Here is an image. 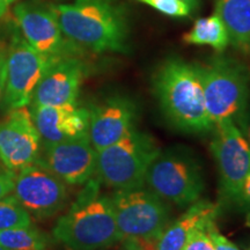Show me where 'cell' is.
I'll use <instances>...</instances> for the list:
<instances>
[{
	"label": "cell",
	"instance_id": "6da1fadb",
	"mask_svg": "<svg viewBox=\"0 0 250 250\" xmlns=\"http://www.w3.org/2000/svg\"><path fill=\"white\" fill-rule=\"evenodd\" d=\"M51 8L64 36L74 46L96 54L127 52L126 9L118 0H76Z\"/></svg>",
	"mask_w": 250,
	"mask_h": 250
},
{
	"label": "cell",
	"instance_id": "7a4b0ae2",
	"mask_svg": "<svg viewBox=\"0 0 250 250\" xmlns=\"http://www.w3.org/2000/svg\"><path fill=\"white\" fill-rule=\"evenodd\" d=\"M101 182L85 184L68 211L56 223L52 235L70 250H99L122 241L111 197L101 193Z\"/></svg>",
	"mask_w": 250,
	"mask_h": 250
},
{
	"label": "cell",
	"instance_id": "3957f363",
	"mask_svg": "<svg viewBox=\"0 0 250 250\" xmlns=\"http://www.w3.org/2000/svg\"><path fill=\"white\" fill-rule=\"evenodd\" d=\"M154 89L165 115L177 129L188 133L213 130L197 65L179 58L167 59L155 73Z\"/></svg>",
	"mask_w": 250,
	"mask_h": 250
},
{
	"label": "cell",
	"instance_id": "277c9868",
	"mask_svg": "<svg viewBox=\"0 0 250 250\" xmlns=\"http://www.w3.org/2000/svg\"><path fill=\"white\" fill-rule=\"evenodd\" d=\"M160 147L152 136L133 129L117 143L96 152V176L116 190L142 188Z\"/></svg>",
	"mask_w": 250,
	"mask_h": 250
},
{
	"label": "cell",
	"instance_id": "5b68a950",
	"mask_svg": "<svg viewBox=\"0 0 250 250\" xmlns=\"http://www.w3.org/2000/svg\"><path fill=\"white\" fill-rule=\"evenodd\" d=\"M145 183L164 201L181 208L198 201L205 189L201 162L184 147L160 151L148 167Z\"/></svg>",
	"mask_w": 250,
	"mask_h": 250
},
{
	"label": "cell",
	"instance_id": "8992f818",
	"mask_svg": "<svg viewBox=\"0 0 250 250\" xmlns=\"http://www.w3.org/2000/svg\"><path fill=\"white\" fill-rule=\"evenodd\" d=\"M205 107L213 125L235 121L250 99V73L245 65L230 58L218 57L198 66Z\"/></svg>",
	"mask_w": 250,
	"mask_h": 250
},
{
	"label": "cell",
	"instance_id": "52a82bcc",
	"mask_svg": "<svg viewBox=\"0 0 250 250\" xmlns=\"http://www.w3.org/2000/svg\"><path fill=\"white\" fill-rule=\"evenodd\" d=\"M122 240L142 237L156 240L169 224V208L152 190L136 188L117 190L111 196Z\"/></svg>",
	"mask_w": 250,
	"mask_h": 250
},
{
	"label": "cell",
	"instance_id": "ba28073f",
	"mask_svg": "<svg viewBox=\"0 0 250 250\" xmlns=\"http://www.w3.org/2000/svg\"><path fill=\"white\" fill-rule=\"evenodd\" d=\"M211 152L219 171L221 197L233 204L242 203V186L250 173V146L233 121L213 125Z\"/></svg>",
	"mask_w": 250,
	"mask_h": 250
},
{
	"label": "cell",
	"instance_id": "9c48e42d",
	"mask_svg": "<svg viewBox=\"0 0 250 250\" xmlns=\"http://www.w3.org/2000/svg\"><path fill=\"white\" fill-rule=\"evenodd\" d=\"M56 59L37 52L21 34H14L6 59V85L2 98L5 110L30 104L37 85Z\"/></svg>",
	"mask_w": 250,
	"mask_h": 250
},
{
	"label": "cell",
	"instance_id": "30bf717a",
	"mask_svg": "<svg viewBox=\"0 0 250 250\" xmlns=\"http://www.w3.org/2000/svg\"><path fill=\"white\" fill-rule=\"evenodd\" d=\"M12 193L36 219H48L57 214L68 199L66 183L37 164L18 171Z\"/></svg>",
	"mask_w": 250,
	"mask_h": 250
},
{
	"label": "cell",
	"instance_id": "8fae6325",
	"mask_svg": "<svg viewBox=\"0 0 250 250\" xmlns=\"http://www.w3.org/2000/svg\"><path fill=\"white\" fill-rule=\"evenodd\" d=\"M35 164L70 186H83L96 171V151L89 136L58 143H42Z\"/></svg>",
	"mask_w": 250,
	"mask_h": 250
},
{
	"label": "cell",
	"instance_id": "7c38bea8",
	"mask_svg": "<svg viewBox=\"0 0 250 250\" xmlns=\"http://www.w3.org/2000/svg\"><path fill=\"white\" fill-rule=\"evenodd\" d=\"M20 34L37 52L50 58L71 56L74 45L65 40L51 6L35 1L20 2L14 7Z\"/></svg>",
	"mask_w": 250,
	"mask_h": 250
},
{
	"label": "cell",
	"instance_id": "4fadbf2b",
	"mask_svg": "<svg viewBox=\"0 0 250 250\" xmlns=\"http://www.w3.org/2000/svg\"><path fill=\"white\" fill-rule=\"evenodd\" d=\"M42 139L28 107L8 110L0 121V161L15 174L39 158Z\"/></svg>",
	"mask_w": 250,
	"mask_h": 250
},
{
	"label": "cell",
	"instance_id": "5bb4252c",
	"mask_svg": "<svg viewBox=\"0 0 250 250\" xmlns=\"http://www.w3.org/2000/svg\"><path fill=\"white\" fill-rule=\"evenodd\" d=\"M138 109L125 96H111L89 109L88 136L96 152L117 143L134 129Z\"/></svg>",
	"mask_w": 250,
	"mask_h": 250
},
{
	"label": "cell",
	"instance_id": "9a60e30c",
	"mask_svg": "<svg viewBox=\"0 0 250 250\" xmlns=\"http://www.w3.org/2000/svg\"><path fill=\"white\" fill-rule=\"evenodd\" d=\"M86 66L79 58L64 56L48 67L34 92L30 107L77 104Z\"/></svg>",
	"mask_w": 250,
	"mask_h": 250
},
{
	"label": "cell",
	"instance_id": "2e32d148",
	"mask_svg": "<svg viewBox=\"0 0 250 250\" xmlns=\"http://www.w3.org/2000/svg\"><path fill=\"white\" fill-rule=\"evenodd\" d=\"M42 143H58L88 136L89 109L77 104L30 107Z\"/></svg>",
	"mask_w": 250,
	"mask_h": 250
},
{
	"label": "cell",
	"instance_id": "e0dca14e",
	"mask_svg": "<svg viewBox=\"0 0 250 250\" xmlns=\"http://www.w3.org/2000/svg\"><path fill=\"white\" fill-rule=\"evenodd\" d=\"M219 206L210 201H197L188 208L184 213L168 224L160 236L155 240L158 250H182L190 234L197 228H208L215 221Z\"/></svg>",
	"mask_w": 250,
	"mask_h": 250
},
{
	"label": "cell",
	"instance_id": "ac0fdd59",
	"mask_svg": "<svg viewBox=\"0 0 250 250\" xmlns=\"http://www.w3.org/2000/svg\"><path fill=\"white\" fill-rule=\"evenodd\" d=\"M214 7L227 28L229 42L250 50V0H214Z\"/></svg>",
	"mask_w": 250,
	"mask_h": 250
},
{
	"label": "cell",
	"instance_id": "d6986e66",
	"mask_svg": "<svg viewBox=\"0 0 250 250\" xmlns=\"http://www.w3.org/2000/svg\"><path fill=\"white\" fill-rule=\"evenodd\" d=\"M183 41L188 44L210 45L221 52L229 43L227 28L217 14L208 18L198 19L191 30L184 34Z\"/></svg>",
	"mask_w": 250,
	"mask_h": 250
},
{
	"label": "cell",
	"instance_id": "ffe728a7",
	"mask_svg": "<svg viewBox=\"0 0 250 250\" xmlns=\"http://www.w3.org/2000/svg\"><path fill=\"white\" fill-rule=\"evenodd\" d=\"M0 245L8 250H46L49 239L34 225L0 232Z\"/></svg>",
	"mask_w": 250,
	"mask_h": 250
},
{
	"label": "cell",
	"instance_id": "44dd1931",
	"mask_svg": "<svg viewBox=\"0 0 250 250\" xmlns=\"http://www.w3.org/2000/svg\"><path fill=\"white\" fill-rule=\"evenodd\" d=\"M33 225L31 215L13 193L0 199V232Z\"/></svg>",
	"mask_w": 250,
	"mask_h": 250
},
{
	"label": "cell",
	"instance_id": "7402d4cb",
	"mask_svg": "<svg viewBox=\"0 0 250 250\" xmlns=\"http://www.w3.org/2000/svg\"><path fill=\"white\" fill-rule=\"evenodd\" d=\"M151 6L160 13L171 18H186L191 14L192 9L181 0H138Z\"/></svg>",
	"mask_w": 250,
	"mask_h": 250
},
{
	"label": "cell",
	"instance_id": "603a6c76",
	"mask_svg": "<svg viewBox=\"0 0 250 250\" xmlns=\"http://www.w3.org/2000/svg\"><path fill=\"white\" fill-rule=\"evenodd\" d=\"M206 229L208 228H197L193 230L184 243L182 250H215Z\"/></svg>",
	"mask_w": 250,
	"mask_h": 250
},
{
	"label": "cell",
	"instance_id": "cb8c5ba5",
	"mask_svg": "<svg viewBox=\"0 0 250 250\" xmlns=\"http://www.w3.org/2000/svg\"><path fill=\"white\" fill-rule=\"evenodd\" d=\"M206 230H208V234L210 236L212 243H213L215 250H240L239 247L234 245L232 241H229L226 236H224L223 234L219 232L215 221L208 225Z\"/></svg>",
	"mask_w": 250,
	"mask_h": 250
},
{
	"label": "cell",
	"instance_id": "d4e9b609",
	"mask_svg": "<svg viewBox=\"0 0 250 250\" xmlns=\"http://www.w3.org/2000/svg\"><path fill=\"white\" fill-rule=\"evenodd\" d=\"M15 177H17V174L14 171L9 170L0 161V199H2L4 197L11 195L13 192Z\"/></svg>",
	"mask_w": 250,
	"mask_h": 250
},
{
	"label": "cell",
	"instance_id": "484cf974",
	"mask_svg": "<svg viewBox=\"0 0 250 250\" xmlns=\"http://www.w3.org/2000/svg\"><path fill=\"white\" fill-rule=\"evenodd\" d=\"M121 250H158L155 240L142 237H125L122 240Z\"/></svg>",
	"mask_w": 250,
	"mask_h": 250
},
{
	"label": "cell",
	"instance_id": "4316f807",
	"mask_svg": "<svg viewBox=\"0 0 250 250\" xmlns=\"http://www.w3.org/2000/svg\"><path fill=\"white\" fill-rule=\"evenodd\" d=\"M234 123H235L237 129L240 130V132L242 133V136L245 137L247 143L250 146V99L247 103L245 110L234 121Z\"/></svg>",
	"mask_w": 250,
	"mask_h": 250
},
{
	"label": "cell",
	"instance_id": "83f0119b",
	"mask_svg": "<svg viewBox=\"0 0 250 250\" xmlns=\"http://www.w3.org/2000/svg\"><path fill=\"white\" fill-rule=\"evenodd\" d=\"M6 59H7V49L4 44H0V102L2 101L6 85Z\"/></svg>",
	"mask_w": 250,
	"mask_h": 250
},
{
	"label": "cell",
	"instance_id": "f1b7e54d",
	"mask_svg": "<svg viewBox=\"0 0 250 250\" xmlns=\"http://www.w3.org/2000/svg\"><path fill=\"white\" fill-rule=\"evenodd\" d=\"M241 197H242V203L250 204V173L247 175L245 182H243Z\"/></svg>",
	"mask_w": 250,
	"mask_h": 250
},
{
	"label": "cell",
	"instance_id": "f546056e",
	"mask_svg": "<svg viewBox=\"0 0 250 250\" xmlns=\"http://www.w3.org/2000/svg\"><path fill=\"white\" fill-rule=\"evenodd\" d=\"M15 0H0V18L4 15L6 12H7V9L9 6H11L12 2H14Z\"/></svg>",
	"mask_w": 250,
	"mask_h": 250
},
{
	"label": "cell",
	"instance_id": "4dcf8cb0",
	"mask_svg": "<svg viewBox=\"0 0 250 250\" xmlns=\"http://www.w3.org/2000/svg\"><path fill=\"white\" fill-rule=\"evenodd\" d=\"M181 1L186 2L187 5L190 6V8H191L192 11H195V9H197V7L199 6V2H201V0H181Z\"/></svg>",
	"mask_w": 250,
	"mask_h": 250
},
{
	"label": "cell",
	"instance_id": "1f68e13d",
	"mask_svg": "<svg viewBox=\"0 0 250 250\" xmlns=\"http://www.w3.org/2000/svg\"><path fill=\"white\" fill-rule=\"evenodd\" d=\"M0 250H8V249H6L5 247H2L1 245H0Z\"/></svg>",
	"mask_w": 250,
	"mask_h": 250
},
{
	"label": "cell",
	"instance_id": "d6a6232c",
	"mask_svg": "<svg viewBox=\"0 0 250 250\" xmlns=\"http://www.w3.org/2000/svg\"><path fill=\"white\" fill-rule=\"evenodd\" d=\"M248 250H250V248H249V249H248Z\"/></svg>",
	"mask_w": 250,
	"mask_h": 250
}]
</instances>
